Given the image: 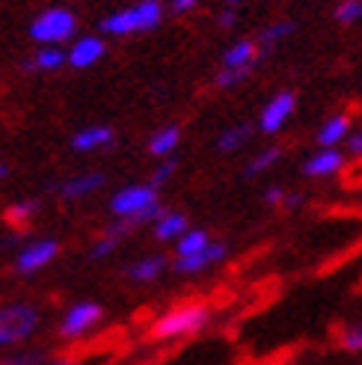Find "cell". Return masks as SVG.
<instances>
[{
    "mask_svg": "<svg viewBox=\"0 0 362 365\" xmlns=\"http://www.w3.org/2000/svg\"><path fill=\"white\" fill-rule=\"evenodd\" d=\"M164 18V4L160 0H140L131 9H119L101 21V33L107 36H131V33H149Z\"/></svg>",
    "mask_w": 362,
    "mask_h": 365,
    "instance_id": "cell-1",
    "label": "cell"
},
{
    "mask_svg": "<svg viewBox=\"0 0 362 365\" xmlns=\"http://www.w3.org/2000/svg\"><path fill=\"white\" fill-rule=\"evenodd\" d=\"M78 30V18L66 6H51L30 21V39L36 45H63Z\"/></svg>",
    "mask_w": 362,
    "mask_h": 365,
    "instance_id": "cell-2",
    "label": "cell"
},
{
    "mask_svg": "<svg viewBox=\"0 0 362 365\" xmlns=\"http://www.w3.org/2000/svg\"><path fill=\"white\" fill-rule=\"evenodd\" d=\"M211 318V309L202 303H187V306H178L172 312H167L164 318H157L152 327V336L155 339H178V336H190L199 333Z\"/></svg>",
    "mask_w": 362,
    "mask_h": 365,
    "instance_id": "cell-3",
    "label": "cell"
},
{
    "mask_svg": "<svg viewBox=\"0 0 362 365\" xmlns=\"http://www.w3.org/2000/svg\"><path fill=\"white\" fill-rule=\"evenodd\" d=\"M36 324H39V312L27 303H12L0 309V344H18L24 341Z\"/></svg>",
    "mask_w": 362,
    "mask_h": 365,
    "instance_id": "cell-4",
    "label": "cell"
},
{
    "mask_svg": "<svg viewBox=\"0 0 362 365\" xmlns=\"http://www.w3.org/2000/svg\"><path fill=\"white\" fill-rule=\"evenodd\" d=\"M157 202V187L152 185H131V187H122L113 193L110 199V211L125 220V217H137L146 208H152Z\"/></svg>",
    "mask_w": 362,
    "mask_h": 365,
    "instance_id": "cell-5",
    "label": "cell"
},
{
    "mask_svg": "<svg viewBox=\"0 0 362 365\" xmlns=\"http://www.w3.org/2000/svg\"><path fill=\"white\" fill-rule=\"evenodd\" d=\"M57 252H60V244L57 241H33L27 244L21 252H18V259H15V270L18 273H36V270H42L45 264H51L53 259H57Z\"/></svg>",
    "mask_w": 362,
    "mask_h": 365,
    "instance_id": "cell-6",
    "label": "cell"
},
{
    "mask_svg": "<svg viewBox=\"0 0 362 365\" xmlns=\"http://www.w3.org/2000/svg\"><path fill=\"white\" fill-rule=\"evenodd\" d=\"M98 321H101V306L98 303H78L66 312V318L60 324V333L66 339H75V336H83L86 330H93Z\"/></svg>",
    "mask_w": 362,
    "mask_h": 365,
    "instance_id": "cell-7",
    "label": "cell"
},
{
    "mask_svg": "<svg viewBox=\"0 0 362 365\" xmlns=\"http://www.w3.org/2000/svg\"><path fill=\"white\" fill-rule=\"evenodd\" d=\"M104 42L101 36H81V39L71 42V48L66 51V63L71 68H93L101 57H104Z\"/></svg>",
    "mask_w": 362,
    "mask_h": 365,
    "instance_id": "cell-8",
    "label": "cell"
},
{
    "mask_svg": "<svg viewBox=\"0 0 362 365\" xmlns=\"http://www.w3.org/2000/svg\"><path fill=\"white\" fill-rule=\"evenodd\" d=\"M294 107H297V98L294 93H279L276 98H270V104L262 110V119H259V128L264 134H276L279 128L288 122V116L294 113Z\"/></svg>",
    "mask_w": 362,
    "mask_h": 365,
    "instance_id": "cell-9",
    "label": "cell"
},
{
    "mask_svg": "<svg viewBox=\"0 0 362 365\" xmlns=\"http://www.w3.org/2000/svg\"><path fill=\"white\" fill-rule=\"evenodd\" d=\"M116 143V131L107 125H89L83 131L71 137V149L75 152H98V149H110Z\"/></svg>",
    "mask_w": 362,
    "mask_h": 365,
    "instance_id": "cell-10",
    "label": "cell"
},
{
    "mask_svg": "<svg viewBox=\"0 0 362 365\" xmlns=\"http://www.w3.org/2000/svg\"><path fill=\"white\" fill-rule=\"evenodd\" d=\"M220 259H226V247H223V244H208L205 250H199V252H193V255H178L175 270H178V273H199V270L217 264Z\"/></svg>",
    "mask_w": 362,
    "mask_h": 365,
    "instance_id": "cell-11",
    "label": "cell"
},
{
    "mask_svg": "<svg viewBox=\"0 0 362 365\" xmlns=\"http://www.w3.org/2000/svg\"><path fill=\"white\" fill-rule=\"evenodd\" d=\"M341 167H345V155L336 152V149H321L318 155H312L303 163V173L309 178H327V175L338 173Z\"/></svg>",
    "mask_w": 362,
    "mask_h": 365,
    "instance_id": "cell-12",
    "label": "cell"
},
{
    "mask_svg": "<svg viewBox=\"0 0 362 365\" xmlns=\"http://www.w3.org/2000/svg\"><path fill=\"white\" fill-rule=\"evenodd\" d=\"M104 181H107V178H104L101 173H83V175H75V178L63 181L57 190H60L63 199H83V196H89V193L101 190Z\"/></svg>",
    "mask_w": 362,
    "mask_h": 365,
    "instance_id": "cell-13",
    "label": "cell"
},
{
    "mask_svg": "<svg viewBox=\"0 0 362 365\" xmlns=\"http://www.w3.org/2000/svg\"><path fill=\"white\" fill-rule=\"evenodd\" d=\"M348 131H351V119L345 113H336L318 128L315 140H318V145H324V149H333V145H338L341 140H348Z\"/></svg>",
    "mask_w": 362,
    "mask_h": 365,
    "instance_id": "cell-14",
    "label": "cell"
},
{
    "mask_svg": "<svg viewBox=\"0 0 362 365\" xmlns=\"http://www.w3.org/2000/svg\"><path fill=\"white\" fill-rule=\"evenodd\" d=\"M66 66V51L57 45H42L30 60H24V71H57Z\"/></svg>",
    "mask_w": 362,
    "mask_h": 365,
    "instance_id": "cell-15",
    "label": "cell"
},
{
    "mask_svg": "<svg viewBox=\"0 0 362 365\" xmlns=\"http://www.w3.org/2000/svg\"><path fill=\"white\" fill-rule=\"evenodd\" d=\"M256 42L249 39H241L234 42L226 53H223V68H244V66H259V57H256Z\"/></svg>",
    "mask_w": 362,
    "mask_h": 365,
    "instance_id": "cell-16",
    "label": "cell"
},
{
    "mask_svg": "<svg viewBox=\"0 0 362 365\" xmlns=\"http://www.w3.org/2000/svg\"><path fill=\"white\" fill-rule=\"evenodd\" d=\"M181 143V128L170 125V128H160L157 134L149 137V155L155 158H170L175 155V145Z\"/></svg>",
    "mask_w": 362,
    "mask_h": 365,
    "instance_id": "cell-17",
    "label": "cell"
},
{
    "mask_svg": "<svg viewBox=\"0 0 362 365\" xmlns=\"http://www.w3.org/2000/svg\"><path fill=\"white\" fill-rule=\"evenodd\" d=\"M185 232H187V217H185V214H175V211H167V214L155 223V238H157V241H175V238H181Z\"/></svg>",
    "mask_w": 362,
    "mask_h": 365,
    "instance_id": "cell-18",
    "label": "cell"
},
{
    "mask_svg": "<svg viewBox=\"0 0 362 365\" xmlns=\"http://www.w3.org/2000/svg\"><path fill=\"white\" fill-rule=\"evenodd\" d=\"M164 255H149V259H140L128 267V277L137 279V282H152L160 270H164Z\"/></svg>",
    "mask_w": 362,
    "mask_h": 365,
    "instance_id": "cell-19",
    "label": "cell"
},
{
    "mask_svg": "<svg viewBox=\"0 0 362 365\" xmlns=\"http://www.w3.org/2000/svg\"><path fill=\"white\" fill-rule=\"evenodd\" d=\"M36 214H39V202H36V199H21V202L6 208V223L15 229H24Z\"/></svg>",
    "mask_w": 362,
    "mask_h": 365,
    "instance_id": "cell-20",
    "label": "cell"
},
{
    "mask_svg": "<svg viewBox=\"0 0 362 365\" xmlns=\"http://www.w3.org/2000/svg\"><path fill=\"white\" fill-rule=\"evenodd\" d=\"M249 137H252V131L247 125H234V128H229V131H223L220 137H217V149L220 152H238L241 145H247Z\"/></svg>",
    "mask_w": 362,
    "mask_h": 365,
    "instance_id": "cell-21",
    "label": "cell"
},
{
    "mask_svg": "<svg viewBox=\"0 0 362 365\" xmlns=\"http://www.w3.org/2000/svg\"><path fill=\"white\" fill-rule=\"evenodd\" d=\"M282 158V149H264V152H259L256 158H252L249 163H247V170H244V175L247 178H252V175H259V173H264V170H270L274 163Z\"/></svg>",
    "mask_w": 362,
    "mask_h": 365,
    "instance_id": "cell-22",
    "label": "cell"
},
{
    "mask_svg": "<svg viewBox=\"0 0 362 365\" xmlns=\"http://www.w3.org/2000/svg\"><path fill=\"white\" fill-rule=\"evenodd\" d=\"M297 30V24L294 21H279V24H274V27H267V30H262V36H259V45L262 48H274V45H279L285 36H291Z\"/></svg>",
    "mask_w": 362,
    "mask_h": 365,
    "instance_id": "cell-23",
    "label": "cell"
},
{
    "mask_svg": "<svg viewBox=\"0 0 362 365\" xmlns=\"http://www.w3.org/2000/svg\"><path fill=\"white\" fill-rule=\"evenodd\" d=\"M211 241H208V232H202V229H196V232H185L178 238V255H193V252H199V250H205Z\"/></svg>",
    "mask_w": 362,
    "mask_h": 365,
    "instance_id": "cell-24",
    "label": "cell"
},
{
    "mask_svg": "<svg viewBox=\"0 0 362 365\" xmlns=\"http://www.w3.org/2000/svg\"><path fill=\"white\" fill-rule=\"evenodd\" d=\"M252 71H256V66H244V68H223L220 75H217V86L220 89H232V86H238L244 83Z\"/></svg>",
    "mask_w": 362,
    "mask_h": 365,
    "instance_id": "cell-25",
    "label": "cell"
},
{
    "mask_svg": "<svg viewBox=\"0 0 362 365\" xmlns=\"http://www.w3.org/2000/svg\"><path fill=\"white\" fill-rule=\"evenodd\" d=\"M336 21H338V24L362 21V0H345V4L336 9Z\"/></svg>",
    "mask_w": 362,
    "mask_h": 365,
    "instance_id": "cell-26",
    "label": "cell"
},
{
    "mask_svg": "<svg viewBox=\"0 0 362 365\" xmlns=\"http://www.w3.org/2000/svg\"><path fill=\"white\" fill-rule=\"evenodd\" d=\"M175 167H178V158L175 155H170L164 163H160V167L152 173V181H149V185L152 187H160V185H167V181L172 178V173H175Z\"/></svg>",
    "mask_w": 362,
    "mask_h": 365,
    "instance_id": "cell-27",
    "label": "cell"
},
{
    "mask_svg": "<svg viewBox=\"0 0 362 365\" xmlns=\"http://www.w3.org/2000/svg\"><path fill=\"white\" fill-rule=\"evenodd\" d=\"M338 341H341V348H345V351H362V324L341 330Z\"/></svg>",
    "mask_w": 362,
    "mask_h": 365,
    "instance_id": "cell-28",
    "label": "cell"
},
{
    "mask_svg": "<svg viewBox=\"0 0 362 365\" xmlns=\"http://www.w3.org/2000/svg\"><path fill=\"white\" fill-rule=\"evenodd\" d=\"M116 247H119V238H113V235H107V232H104V238L93 247V252H89V255H93V259H104V255H110Z\"/></svg>",
    "mask_w": 362,
    "mask_h": 365,
    "instance_id": "cell-29",
    "label": "cell"
},
{
    "mask_svg": "<svg viewBox=\"0 0 362 365\" xmlns=\"http://www.w3.org/2000/svg\"><path fill=\"white\" fill-rule=\"evenodd\" d=\"M0 365H39V354H21V356H12V359H4Z\"/></svg>",
    "mask_w": 362,
    "mask_h": 365,
    "instance_id": "cell-30",
    "label": "cell"
},
{
    "mask_svg": "<svg viewBox=\"0 0 362 365\" xmlns=\"http://www.w3.org/2000/svg\"><path fill=\"white\" fill-rule=\"evenodd\" d=\"M193 6H196V0H170V9L175 15H187Z\"/></svg>",
    "mask_w": 362,
    "mask_h": 365,
    "instance_id": "cell-31",
    "label": "cell"
},
{
    "mask_svg": "<svg viewBox=\"0 0 362 365\" xmlns=\"http://www.w3.org/2000/svg\"><path fill=\"white\" fill-rule=\"evenodd\" d=\"M282 199H285V190H282V187L264 190V202H267V205H282Z\"/></svg>",
    "mask_w": 362,
    "mask_h": 365,
    "instance_id": "cell-32",
    "label": "cell"
},
{
    "mask_svg": "<svg viewBox=\"0 0 362 365\" xmlns=\"http://www.w3.org/2000/svg\"><path fill=\"white\" fill-rule=\"evenodd\" d=\"M348 152L351 155H362V131H356V134H348Z\"/></svg>",
    "mask_w": 362,
    "mask_h": 365,
    "instance_id": "cell-33",
    "label": "cell"
},
{
    "mask_svg": "<svg viewBox=\"0 0 362 365\" xmlns=\"http://www.w3.org/2000/svg\"><path fill=\"white\" fill-rule=\"evenodd\" d=\"M234 24H238V12H234V9L220 12V27H223V30H232Z\"/></svg>",
    "mask_w": 362,
    "mask_h": 365,
    "instance_id": "cell-34",
    "label": "cell"
},
{
    "mask_svg": "<svg viewBox=\"0 0 362 365\" xmlns=\"http://www.w3.org/2000/svg\"><path fill=\"white\" fill-rule=\"evenodd\" d=\"M282 205H285V208H300V205H303V196H300V193H285Z\"/></svg>",
    "mask_w": 362,
    "mask_h": 365,
    "instance_id": "cell-35",
    "label": "cell"
},
{
    "mask_svg": "<svg viewBox=\"0 0 362 365\" xmlns=\"http://www.w3.org/2000/svg\"><path fill=\"white\" fill-rule=\"evenodd\" d=\"M6 173H9V170H6V163H0V178H6Z\"/></svg>",
    "mask_w": 362,
    "mask_h": 365,
    "instance_id": "cell-36",
    "label": "cell"
},
{
    "mask_svg": "<svg viewBox=\"0 0 362 365\" xmlns=\"http://www.w3.org/2000/svg\"><path fill=\"white\" fill-rule=\"evenodd\" d=\"M51 365H75V362H68V359H60V362H51Z\"/></svg>",
    "mask_w": 362,
    "mask_h": 365,
    "instance_id": "cell-37",
    "label": "cell"
},
{
    "mask_svg": "<svg viewBox=\"0 0 362 365\" xmlns=\"http://www.w3.org/2000/svg\"><path fill=\"white\" fill-rule=\"evenodd\" d=\"M229 4H238V0H229Z\"/></svg>",
    "mask_w": 362,
    "mask_h": 365,
    "instance_id": "cell-38",
    "label": "cell"
}]
</instances>
